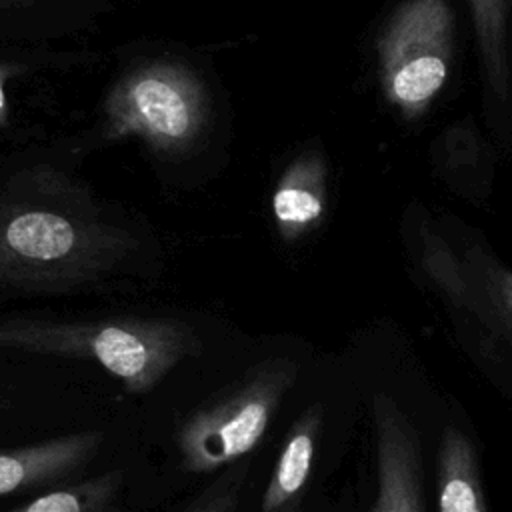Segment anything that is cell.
<instances>
[{"label":"cell","mask_w":512,"mask_h":512,"mask_svg":"<svg viewBox=\"0 0 512 512\" xmlns=\"http://www.w3.org/2000/svg\"><path fill=\"white\" fill-rule=\"evenodd\" d=\"M292 378V364L266 366L224 400L196 412L178 438L184 468L210 472L248 454L264 436Z\"/></svg>","instance_id":"5"},{"label":"cell","mask_w":512,"mask_h":512,"mask_svg":"<svg viewBox=\"0 0 512 512\" xmlns=\"http://www.w3.org/2000/svg\"><path fill=\"white\" fill-rule=\"evenodd\" d=\"M132 238L56 200L0 194V284L68 288L104 274Z\"/></svg>","instance_id":"1"},{"label":"cell","mask_w":512,"mask_h":512,"mask_svg":"<svg viewBox=\"0 0 512 512\" xmlns=\"http://www.w3.org/2000/svg\"><path fill=\"white\" fill-rule=\"evenodd\" d=\"M326 212V164L318 152L300 154L278 180L272 194V216L288 242L302 238Z\"/></svg>","instance_id":"8"},{"label":"cell","mask_w":512,"mask_h":512,"mask_svg":"<svg viewBox=\"0 0 512 512\" xmlns=\"http://www.w3.org/2000/svg\"><path fill=\"white\" fill-rule=\"evenodd\" d=\"M374 420L378 444V496L372 512H422L420 456L410 424L384 394L374 400Z\"/></svg>","instance_id":"6"},{"label":"cell","mask_w":512,"mask_h":512,"mask_svg":"<svg viewBox=\"0 0 512 512\" xmlns=\"http://www.w3.org/2000/svg\"><path fill=\"white\" fill-rule=\"evenodd\" d=\"M106 136H138L164 154H180L196 144L208 100L198 76L176 62H150L128 72L104 104Z\"/></svg>","instance_id":"3"},{"label":"cell","mask_w":512,"mask_h":512,"mask_svg":"<svg viewBox=\"0 0 512 512\" xmlns=\"http://www.w3.org/2000/svg\"><path fill=\"white\" fill-rule=\"evenodd\" d=\"M440 512H486L478 462L472 442L458 430L446 428L438 454Z\"/></svg>","instance_id":"9"},{"label":"cell","mask_w":512,"mask_h":512,"mask_svg":"<svg viewBox=\"0 0 512 512\" xmlns=\"http://www.w3.org/2000/svg\"><path fill=\"white\" fill-rule=\"evenodd\" d=\"M100 440L78 432L0 452V496L62 482L94 456Z\"/></svg>","instance_id":"7"},{"label":"cell","mask_w":512,"mask_h":512,"mask_svg":"<svg viewBox=\"0 0 512 512\" xmlns=\"http://www.w3.org/2000/svg\"><path fill=\"white\" fill-rule=\"evenodd\" d=\"M22 68L12 62H0V128L8 124V96H6V82L10 76L18 74Z\"/></svg>","instance_id":"14"},{"label":"cell","mask_w":512,"mask_h":512,"mask_svg":"<svg viewBox=\"0 0 512 512\" xmlns=\"http://www.w3.org/2000/svg\"><path fill=\"white\" fill-rule=\"evenodd\" d=\"M38 0H0V6H24V4H34Z\"/></svg>","instance_id":"15"},{"label":"cell","mask_w":512,"mask_h":512,"mask_svg":"<svg viewBox=\"0 0 512 512\" xmlns=\"http://www.w3.org/2000/svg\"><path fill=\"white\" fill-rule=\"evenodd\" d=\"M320 420V410L312 408L292 428V434L284 444L270 484L264 492L262 512L282 510L306 484L320 430Z\"/></svg>","instance_id":"10"},{"label":"cell","mask_w":512,"mask_h":512,"mask_svg":"<svg viewBox=\"0 0 512 512\" xmlns=\"http://www.w3.org/2000/svg\"><path fill=\"white\" fill-rule=\"evenodd\" d=\"M4 406H6V402H4V396H2V394H0V410H2V408H4Z\"/></svg>","instance_id":"16"},{"label":"cell","mask_w":512,"mask_h":512,"mask_svg":"<svg viewBox=\"0 0 512 512\" xmlns=\"http://www.w3.org/2000/svg\"><path fill=\"white\" fill-rule=\"evenodd\" d=\"M282 512H294V508H288V510H284V508H282Z\"/></svg>","instance_id":"17"},{"label":"cell","mask_w":512,"mask_h":512,"mask_svg":"<svg viewBox=\"0 0 512 512\" xmlns=\"http://www.w3.org/2000/svg\"><path fill=\"white\" fill-rule=\"evenodd\" d=\"M0 348L90 358L128 392L154 388L178 362L198 352L192 328L174 318H114L98 322L2 320Z\"/></svg>","instance_id":"2"},{"label":"cell","mask_w":512,"mask_h":512,"mask_svg":"<svg viewBox=\"0 0 512 512\" xmlns=\"http://www.w3.org/2000/svg\"><path fill=\"white\" fill-rule=\"evenodd\" d=\"M486 76L498 96L508 88L506 28L510 0H468Z\"/></svg>","instance_id":"11"},{"label":"cell","mask_w":512,"mask_h":512,"mask_svg":"<svg viewBox=\"0 0 512 512\" xmlns=\"http://www.w3.org/2000/svg\"><path fill=\"white\" fill-rule=\"evenodd\" d=\"M452 32L446 0H406L382 30L376 42L380 88L404 118H418L444 88Z\"/></svg>","instance_id":"4"},{"label":"cell","mask_w":512,"mask_h":512,"mask_svg":"<svg viewBox=\"0 0 512 512\" xmlns=\"http://www.w3.org/2000/svg\"><path fill=\"white\" fill-rule=\"evenodd\" d=\"M104 504V484L96 486H78L68 490L50 492L42 498L32 500L16 512H96Z\"/></svg>","instance_id":"12"},{"label":"cell","mask_w":512,"mask_h":512,"mask_svg":"<svg viewBox=\"0 0 512 512\" xmlns=\"http://www.w3.org/2000/svg\"><path fill=\"white\" fill-rule=\"evenodd\" d=\"M490 290H492V296L498 302L502 314L512 324V272L494 270L492 280H490Z\"/></svg>","instance_id":"13"}]
</instances>
